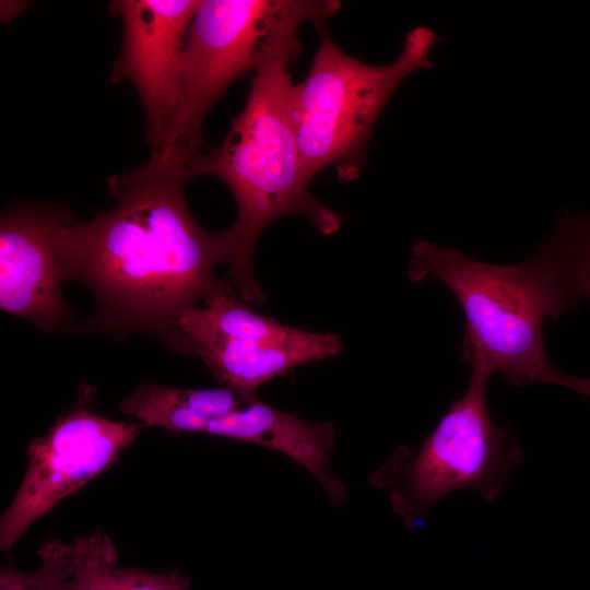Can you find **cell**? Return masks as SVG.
<instances>
[{
  "label": "cell",
  "instance_id": "obj_7",
  "mask_svg": "<svg viewBox=\"0 0 590 590\" xmlns=\"http://www.w3.org/2000/svg\"><path fill=\"white\" fill-rule=\"evenodd\" d=\"M85 393L27 447L28 465L0 520V547L9 551L25 530L62 498L108 469L140 432L87 406Z\"/></svg>",
  "mask_w": 590,
  "mask_h": 590
},
{
  "label": "cell",
  "instance_id": "obj_4",
  "mask_svg": "<svg viewBox=\"0 0 590 590\" xmlns=\"http://www.w3.org/2000/svg\"><path fill=\"white\" fill-rule=\"evenodd\" d=\"M331 0H202L184 47L179 93L156 151L193 163L206 114L240 76L281 55L297 56L299 26L338 12Z\"/></svg>",
  "mask_w": 590,
  "mask_h": 590
},
{
  "label": "cell",
  "instance_id": "obj_15",
  "mask_svg": "<svg viewBox=\"0 0 590 590\" xmlns=\"http://www.w3.org/2000/svg\"><path fill=\"white\" fill-rule=\"evenodd\" d=\"M542 247L555 262L575 307L590 299V214L563 209Z\"/></svg>",
  "mask_w": 590,
  "mask_h": 590
},
{
  "label": "cell",
  "instance_id": "obj_14",
  "mask_svg": "<svg viewBox=\"0 0 590 590\" xmlns=\"http://www.w3.org/2000/svg\"><path fill=\"white\" fill-rule=\"evenodd\" d=\"M180 330L184 340L191 334H210L278 343L296 341L306 332L256 312L224 279L222 284L204 298L203 306L192 307L182 315Z\"/></svg>",
  "mask_w": 590,
  "mask_h": 590
},
{
  "label": "cell",
  "instance_id": "obj_6",
  "mask_svg": "<svg viewBox=\"0 0 590 590\" xmlns=\"http://www.w3.org/2000/svg\"><path fill=\"white\" fill-rule=\"evenodd\" d=\"M489 378L472 370L464 394L450 404L417 456L399 448L384 468L378 480L390 485L391 506L408 529L418 527L440 498L459 489H474L494 502L523 463L520 445L488 413Z\"/></svg>",
  "mask_w": 590,
  "mask_h": 590
},
{
  "label": "cell",
  "instance_id": "obj_10",
  "mask_svg": "<svg viewBox=\"0 0 590 590\" xmlns=\"http://www.w3.org/2000/svg\"><path fill=\"white\" fill-rule=\"evenodd\" d=\"M203 433L261 445L281 451L305 467L318 480L335 507L344 505L346 486L331 468L334 425L309 423L255 398L241 409L212 420Z\"/></svg>",
  "mask_w": 590,
  "mask_h": 590
},
{
  "label": "cell",
  "instance_id": "obj_1",
  "mask_svg": "<svg viewBox=\"0 0 590 590\" xmlns=\"http://www.w3.org/2000/svg\"><path fill=\"white\" fill-rule=\"evenodd\" d=\"M191 178L187 160L154 151L143 166L108 179L114 210L59 227L63 281L83 284L96 299L81 331L146 333L188 355L180 319L222 284L214 269L231 260L226 231L203 229L189 210L184 188Z\"/></svg>",
  "mask_w": 590,
  "mask_h": 590
},
{
  "label": "cell",
  "instance_id": "obj_8",
  "mask_svg": "<svg viewBox=\"0 0 590 590\" xmlns=\"http://www.w3.org/2000/svg\"><path fill=\"white\" fill-rule=\"evenodd\" d=\"M198 0H116L109 12L123 26L111 82L130 81L142 102L146 141L156 151L176 107L180 64Z\"/></svg>",
  "mask_w": 590,
  "mask_h": 590
},
{
  "label": "cell",
  "instance_id": "obj_3",
  "mask_svg": "<svg viewBox=\"0 0 590 590\" xmlns=\"http://www.w3.org/2000/svg\"><path fill=\"white\" fill-rule=\"evenodd\" d=\"M408 276L414 283L434 276L457 297L464 316L459 357L472 370L498 373L517 387L550 384L556 368L544 350L543 322L576 307L543 247L519 264L499 266L417 241Z\"/></svg>",
  "mask_w": 590,
  "mask_h": 590
},
{
  "label": "cell",
  "instance_id": "obj_12",
  "mask_svg": "<svg viewBox=\"0 0 590 590\" xmlns=\"http://www.w3.org/2000/svg\"><path fill=\"white\" fill-rule=\"evenodd\" d=\"M228 387L182 389L144 381L120 403V410L172 433L200 432L214 418L244 408L255 399Z\"/></svg>",
  "mask_w": 590,
  "mask_h": 590
},
{
  "label": "cell",
  "instance_id": "obj_5",
  "mask_svg": "<svg viewBox=\"0 0 590 590\" xmlns=\"http://www.w3.org/2000/svg\"><path fill=\"white\" fill-rule=\"evenodd\" d=\"M438 42L425 26L410 31L397 59L374 66L345 54L326 34L303 82L296 84V118L307 179L334 166L341 181L359 176L374 126L389 97L412 72L430 68Z\"/></svg>",
  "mask_w": 590,
  "mask_h": 590
},
{
  "label": "cell",
  "instance_id": "obj_13",
  "mask_svg": "<svg viewBox=\"0 0 590 590\" xmlns=\"http://www.w3.org/2000/svg\"><path fill=\"white\" fill-rule=\"evenodd\" d=\"M190 577L177 569L149 573L118 566L116 546L95 532L71 543V574L63 590H188Z\"/></svg>",
  "mask_w": 590,
  "mask_h": 590
},
{
  "label": "cell",
  "instance_id": "obj_2",
  "mask_svg": "<svg viewBox=\"0 0 590 590\" xmlns=\"http://www.w3.org/2000/svg\"><path fill=\"white\" fill-rule=\"evenodd\" d=\"M296 57L276 56L256 69L245 106L225 140L201 153L191 168L192 178L214 176L235 198L236 221L226 229L231 260L225 281L248 304L264 302L252 258L267 225L280 216L299 214L329 236L343 222L308 191L298 144L296 84L288 71Z\"/></svg>",
  "mask_w": 590,
  "mask_h": 590
},
{
  "label": "cell",
  "instance_id": "obj_17",
  "mask_svg": "<svg viewBox=\"0 0 590 590\" xmlns=\"http://www.w3.org/2000/svg\"><path fill=\"white\" fill-rule=\"evenodd\" d=\"M550 384L568 388L590 398V379L588 378L575 377L556 369L551 377Z\"/></svg>",
  "mask_w": 590,
  "mask_h": 590
},
{
  "label": "cell",
  "instance_id": "obj_16",
  "mask_svg": "<svg viewBox=\"0 0 590 590\" xmlns=\"http://www.w3.org/2000/svg\"><path fill=\"white\" fill-rule=\"evenodd\" d=\"M38 555L40 566L31 573L1 569L0 590H63L71 574V544L48 541L39 547Z\"/></svg>",
  "mask_w": 590,
  "mask_h": 590
},
{
  "label": "cell",
  "instance_id": "obj_9",
  "mask_svg": "<svg viewBox=\"0 0 590 590\" xmlns=\"http://www.w3.org/2000/svg\"><path fill=\"white\" fill-rule=\"evenodd\" d=\"M73 219L64 209L22 204L0 220V308L45 332L66 329L71 311L57 245L59 227Z\"/></svg>",
  "mask_w": 590,
  "mask_h": 590
},
{
  "label": "cell",
  "instance_id": "obj_11",
  "mask_svg": "<svg viewBox=\"0 0 590 590\" xmlns=\"http://www.w3.org/2000/svg\"><path fill=\"white\" fill-rule=\"evenodd\" d=\"M189 355L200 357L223 387L253 394L274 377L308 362L338 356L344 344L338 333L306 331L293 342L228 339L210 334L185 338Z\"/></svg>",
  "mask_w": 590,
  "mask_h": 590
}]
</instances>
